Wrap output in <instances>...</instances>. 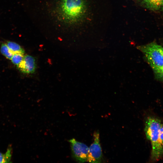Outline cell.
Wrapping results in <instances>:
<instances>
[{"mask_svg": "<svg viewBox=\"0 0 163 163\" xmlns=\"http://www.w3.org/2000/svg\"><path fill=\"white\" fill-rule=\"evenodd\" d=\"M156 77L163 81V66L152 69Z\"/></svg>", "mask_w": 163, "mask_h": 163, "instance_id": "12", "label": "cell"}, {"mask_svg": "<svg viewBox=\"0 0 163 163\" xmlns=\"http://www.w3.org/2000/svg\"><path fill=\"white\" fill-rule=\"evenodd\" d=\"M142 1L146 8L152 10H157L163 6V0H142Z\"/></svg>", "mask_w": 163, "mask_h": 163, "instance_id": "8", "label": "cell"}, {"mask_svg": "<svg viewBox=\"0 0 163 163\" xmlns=\"http://www.w3.org/2000/svg\"><path fill=\"white\" fill-rule=\"evenodd\" d=\"M152 69L163 66V47L155 42L138 46Z\"/></svg>", "mask_w": 163, "mask_h": 163, "instance_id": "2", "label": "cell"}, {"mask_svg": "<svg viewBox=\"0 0 163 163\" xmlns=\"http://www.w3.org/2000/svg\"><path fill=\"white\" fill-rule=\"evenodd\" d=\"M85 9L84 0H60L56 7L58 16L64 22L69 24L78 22Z\"/></svg>", "mask_w": 163, "mask_h": 163, "instance_id": "1", "label": "cell"}, {"mask_svg": "<svg viewBox=\"0 0 163 163\" xmlns=\"http://www.w3.org/2000/svg\"><path fill=\"white\" fill-rule=\"evenodd\" d=\"M162 123L160 119L152 116L148 117L145 120L144 130L147 139L151 143L152 151L150 158L152 161L156 152Z\"/></svg>", "mask_w": 163, "mask_h": 163, "instance_id": "3", "label": "cell"}, {"mask_svg": "<svg viewBox=\"0 0 163 163\" xmlns=\"http://www.w3.org/2000/svg\"><path fill=\"white\" fill-rule=\"evenodd\" d=\"M163 157V123L160 132L157 148L153 161L159 160Z\"/></svg>", "mask_w": 163, "mask_h": 163, "instance_id": "7", "label": "cell"}, {"mask_svg": "<svg viewBox=\"0 0 163 163\" xmlns=\"http://www.w3.org/2000/svg\"><path fill=\"white\" fill-rule=\"evenodd\" d=\"M24 56V54L14 53L13 54L10 60L13 64L17 66L22 62Z\"/></svg>", "mask_w": 163, "mask_h": 163, "instance_id": "11", "label": "cell"}, {"mask_svg": "<svg viewBox=\"0 0 163 163\" xmlns=\"http://www.w3.org/2000/svg\"><path fill=\"white\" fill-rule=\"evenodd\" d=\"M6 44L13 54L17 53L24 54V49L17 43L13 41H8L7 42Z\"/></svg>", "mask_w": 163, "mask_h": 163, "instance_id": "9", "label": "cell"}, {"mask_svg": "<svg viewBox=\"0 0 163 163\" xmlns=\"http://www.w3.org/2000/svg\"><path fill=\"white\" fill-rule=\"evenodd\" d=\"M11 156V151L10 150H8L5 154L0 153V163L9 162Z\"/></svg>", "mask_w": 163, "mask_h": 163, "instance_id": "13", "label": "cell"}, {"mask_svg": "<svg viewBox=\"0 0 163 163\" xmlns=\"http://www.w3.org/2000/svg\"><path fill=\"white\" fill-rule=\"evenodd\" d=\"M93 136L94 142L89 148L87 161L91 163H100L102 158V153L99 132H95Z\"/></svg>", "mask_w": 163, "mask_h": 163, "instance_id": "5", "label": "cell"}, {"mask_svg": "<svg viewBox=\"0 0 163 163\" xmlns=\"http://www.w3.org/2000/svg\"><path fill=\"white\" fill-rule=\"evenodd\" d=\"M69 141L70 143L72 155L75 159L80 163L87 161L88 147L74 138L69 140Z\"/></svg>", "mask_w": 163, "mask_h": 163, "instance_id": "4", "label": "cell"}, {"mask_svg": "<svg viewBox=\"0 0 163 163\" xmlns=\"http://www.w3.org/2000/svg\"><path fill=\"white\" fill-rule=\"evenodd\" d=\"M17 66L18 69L24 73H33L36 69L35 59L30 55H25L22 62Z\"/></svg>", "mask_w": 163, "mask_h": 163, "instance_id": "6", "label": "cell"}, {"mask_svg": "<svg viewBox=\"0 0 163 163\" xmlns=\"http://www.w3.org/2000/svg\"><path fill=\"white\" fill-rule=\"evenodd\" d=\"M0 52L7 59H11L13 53L11 51L6 43L2 44L0 47Z\"/></svg>", "mask_w": 163, "mask_h": 163, "instance_id": "10", "label": "cell"}]
</instances>
